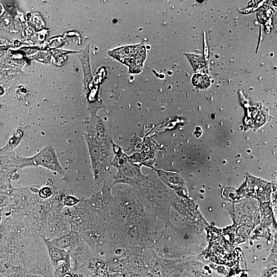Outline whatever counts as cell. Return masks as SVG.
Returning <instances> with one entry per match:
<instances>
[{"label": "cell", "instance_id": "cell-15", "mask_svg": "<svg viewBox=\"0 0 277 277\" xmlns=\"http://www.w3.org/2000/svg\"><path fill=\"white\" fill-rule=\"evenodd\" d=\"M79 200L73 196H67L64 200V203L67 206H72L76 204Z\"/></svg>", "mask_w": 277, "mask_h": 277}, {"label": "cell", "instance_id": "cell-4", "mask_svg": "<svg viewBox=\"0 0 277 277\" xmlns=\"http://www.w3.org/2000/svg\"><path fill=\"white\" fill-rule=\"evenodd\" d=\"M114 206L124 221H137L145 213L143 205L133 190L120 191L114 199Z\"/></svg>", "mask_w": 277, "mask_h": 277}, {"label": "cell", "instance_id": "cell-5", "mask_svg": "<svg viewBox=\"0 0 277 277\" xmlns=\"http://www.w3.org/2000/svg\"><path fill=\"white\" fill-rule=\"evenodd\" d=\"M145 51V48L139 45L129 46L117 49L112 52V55L121 62L129 66L131 71L137 73L141 71L145 53L137 55Z\"/></svg>", "mask_w": 277, "mask_h": 277}, {"label": "cell", "instance_id": "cell-12", "mask_svg": "<svg viewBox=\"0 0 277 277\" xmlns=\"http://www.w3.org/2000/svg\"><path fill=\"white\" fill-rule=\"evenodd\" d=\"M23 135V131L21 129H16L14 132L13 136L9 140L5 148L7 149H14L19 144Z\"/></svg>", "mask_w": 277, "mask_h": 277}, {"label": "cell", "instance_id": "cell-2", "mask_svg": "<svg viewBox=\"0 0 277 277\" xmlns=\"http://www.w3.org/2000/svg\"><path fill=\"white\" fill-rule=\"evenodd\" d=\"M84 137L87 145L93 178L96 183L104 182L109 171L113 159L112 140H100L86 134Z\"/></svg>", "mask_w": 277, "mask_h": 277}, {"label": "cell", "instance_id": "cell-1", "mask_svg": "<svg viewBox=\"0 0 277 277\" xmlns=\"http://www.w3.org/2000/svg\"><path fill=\"white\" fill-rule=\"evenodd\" d=\"M113 159L111 166L117 169V173L113 176L111 185L125 184L130 185L133 189L139 187L147 179L148 175L144 174L141 167L125 154L122 148L112 142Z\"/></svg>", "mask_w": 277, "mask_h": 277}, {"label": "cell", "instance_id": "cell-16", "mask_svg": "<svg viewBox=\"0 0 277 277\" xmlns=\"http://www.w3.org/2000/svg\"><path fill=\"white\" fill-rule=\"evenodd\" d=\"M28 93L27 88L24 86H21L17 89V94L19 99L25 97Z\"/></svg>", "mask_w": 277, "mask_h": 277}, {"label": "cell", "instance_id": "cell-6", "mask_svg": "<svg viewBox=\"0 0 277 277\" xmlns=\"http://www.w3.org/2000/svg\"><path fill=\"white\" fill-rule=\"evenodd\" d=\"M142 258L146 272L153 277H169L175 269V264L171 261L160 258L151 250Z\"/></svg>", "mask_w": 277, "mask_h": 277}, {"label": "cell", "instance_id": "cell-3", "mask_svg": "<svg viewBox=\"0 0 277 277\" xmlns=\"http://www.w3.org/2000/svg\"><path fill=\"white\" fill-rule=\"evenodd\" d=\"M12 166L18 168L27 167L42 166L60 174H64L55 150L52 146H47L31 157L13 156Z\"/></svg>", "mask_w": 277, "mask_h": 277}, {"label": "cell", "instance_id": "cell-13", "mask_svg": "<svg viewBox=\"0 0 277 277\" xmlns=\"http://www.w3.org/2000/svg\"><path fill=\"white\" fill-rule=\"evenodd\" d=\"M193 83L198 87L204 88L209 85V80L207 76L197 74L193 77Z\"/></svg>", "mask_w": 277, "mask_h": 277}, {"label": "cell", "instance_id": "cell-10", "mask_svg": "<svg viewBox=\"0 0 277 277\" xmlns=\"http://www.w3.org/2000/svg\"><path fill=\"white\" fill-rule=\"evenodd\" d=\"M261 222L264 226H268L272 224L277 228V224L275 221L273 213L269 206L261 207Z\"/></svg>", "mask_w": 277, "mask_h": 277}, {"label": "cell", "instance_id": "cell-9", "mask_svg": "<svg viewBox=\"0 0 277 277\" xmlns=\"http://www.w3.org/2000/svg\"><path fill=\"white\" fill-rule=\"evenodd\" d=\"M44 240L52 263L55 266L59 262L68 260L69 256L68 251L56 247L48 239L44 238Z\"/></svg>", "mask_w": 277, "mask_h": 277}, {"label": "cell", "instance_id": "cell-14", "mask_svg": "<svg viewBox=\"0 0 277 277\" xmlns=\"http://www.w3.org/2000/svg\"><path fill=\"white\" fill-rule=\"evenodd\" d=\"M52 194V190L49 187H44L39 191V195L43 199H47Z\"/></svg>", "mask_w": 277, "mask_h": 277}, {"label": "cell", "instance_id": "cell-8", "mask_svg": "<svg viewBox=\"0 0 277 277\" xmlns=\"http://www.w3.org/2000/svg\"><path fill=\"white\" fill-rule=\"evenodd\" d=\"M155 170L159 179L165 185L174 190L180 196L182 197L187 196V193L185 183L180 175L175 173Z\"/></svg>", "mask_w": 277, "mask_h": 277}, {"label": "cell", "instance_id": "cell-7", "mask_svg": "<svg viewBox=\"0 0 277 277\" xmlns=\"http://www.w3.org/2000/svg\"><path fill=\"white\" fill-rule=\"evenodd\" d=\"M85 134L96 139L111 140V134L105 122L97 117H91L86 122Z\"/></svg>", "mask_w": 277, "mask_h": 277}, {"label": "cell", "instance_id": "cell-11", "mask_svg": "<svg viewBox=\"0 0 277 277\" xmlns=\"http://www.w3.org/2000/svg\"><path fill=\"white\" fill-rule=\"evenodd\" d=\"M50 241L56 247L64 249L71 246L72 244V238L71 235L67 234L50 240Z\"/></svg>", "mask_w": 277, "mask_h": 277}]
</instances>
